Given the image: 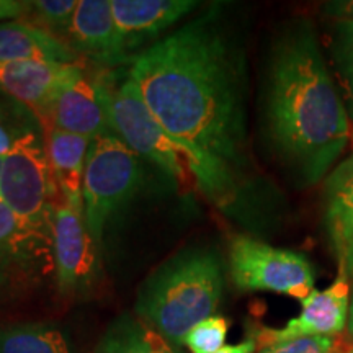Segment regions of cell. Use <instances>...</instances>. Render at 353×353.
<instances>
[{"label":"cell","mask_w":353,"mask_h":353,"mask_svg":"<svg viewBox=\"0 0 353 353\" xmlns=\"http://www.w3.org/2000/svg\"><path fill=\"white\" fill-rule=\"evenodd\" d=\"M348 353H353V348H352V350H350V352H348Z\"/></svg>","instance_id":"obj_31"},{"label":"cell","mask_w":353,"mask_h":353,"mask_svg":"<svg viewBox=\"0 0 353 353\" xmlns=\"http://www.w3.org/2000/svg\"><path fill=\"white\" fill-rule=\"evenodd\" d=\"M54 275V237L0 200V298L19 296Z\"/></svg>","instance_id":"obj_8"},{"label":"cell","mask_w":353,"mask_h":353,"mask_svg":"<svg viewBox=\"0 0 353 353\" xmlns=\"http://www.w3.org/2000/svg\"><path fill=\"white\" fill-rule=\"evenodd\" d=\"M334 337H298L265 347L260 353H335Z\"/></svg>","instance_id":"obj_24"},{"label":"cell","mask_w":353,"mask_h":353,"mask_svg":"<svg viewBox=\"0 0 353 353\" xmlns=\"http://www.w3.org/2000/svg\"><path fill=\"white\" fill-rule=\"evenodd\" d=\"M41 131L43 123L28 105L0 92V157H6L30 134Z\"/></svg>","instance_id":"obj_20"},{"label":"cell","mask_w":353,"mask_h":353,"mask_svg":"<svg viewBox=\"0 0 353 353\" xmlns=\"http://www.w3.org/2000/svg\"><path fill=\"white\" fill-rule=\"evenodd\" d=\"M2 165H3V157H0V175H2Z\"/></svg>","instance_id":"obj_30"},{"label":"cell","mask_w":353,"mask_h":353,"mask_svg":"<svg viewBox=\"0 0 353 353\" xmlns=\"http://www.w3.org/2000/svg\"><path fill=\"white\" fill-rule=\"evenodd\" d=\"M48 154L61 200L70 208L83 211V174L92 139L54 128H44Z\"/></svg>","instance_id":"obj_16"},{"label":"cell","mask_w":353,"mask_h":353,"mask_svg":"<svg viewBox=\"0 0 353 353\" xmlns=\"http://www.w3.org/2000/svg\"><path fill=\"white\" fill-rule=\"evenodd\" d=\"M324 10L334 20H350L353 21V0L352 2H332L324 7Z\"/></svg>","instance_id":"obj_26"},{"label":"cell","mask_w":353,"mask_h":353,"mask_svg":"<svg viewBox=\"0 0 353 353\" xmlns=\"http://www.w3.org/2000/svg\"><path fill=\"white\" fill-rule=\"evenodd\" d=\"M229 268L234 285L244 291H275L299 301L314 291V270L304 255L249 236L229 242Z\"/></svg>","instance_id":"obj_7"},{"label":"cell","mask_w":353,"mask_h":353,"mask_svg":"<svg viewBox=\"0 0 353 353\" xmlns=\"http://www.w3.org/2000/svg\"><path fill=\"white\" fill-rule=\"evenodd\" d=\"M193 0H112L123 50L134 61L143 46L151 48L161 34L196 8ZM145 48V50H148Z\"/></svg>","instance_id":"obj_12"},{"label":"cell","mask_w":353,"mask_h":353,"mask_svg":"<svg viewBox=\"0 0 353 353\" xmlns=\"http://www.w3.org/2000/svg\"><path fill=\"white\" fill-rule=\"evenodd\" d=\"M94 353H180L157 330L132 314L114 319Z\"/></svg>","instance_id":"obj_18"},{"label":"cell","mask_w":353,"mask_h":353,"mask_svg":"<svg viewBox=\"0 0 353 353\" xmlns=\"http://www.w3.org/2000/svg\"><path fill=\"white\" fill-rule=\"evenodd\" d=\"M144 103L196 157L203 195L232 206L250 183L245 46L223 3L206 7L134 57L128 70Z\"/></svg>","instance_id":"obj_1"},{"label":"cell","mask_w":353,"mask_h":353,"mask_svg":"<svg viewBox=\"0 0 353 353\" xmlns=\"http://www.w3.org/2000/svg\"><path fill=\"white\" fill-rule=\"evenodd\" d=\"M143 182L141 157L112 134L92 139L83 174V219L97 245L101 247L105 226Z\"/></svg>","instance_id":"obj_5"},{"label":"cell","mask_w":353,"mask_h":353,"mask_svg":"<svg viewBox=\"0 0 353 353\" xmlns=\"http://www.w3.org/2000/svg\"><path fill=\"white\" fill-rule=\"evenodd\" d=\"M329 176H332V179H347V176H353V152L342 162V164L335 167L334 172Z\"/></svg>","instance_id":"obj_28"},{"label":"cell","mask_w":353,"mask_h":353,"mask_svg":"<svg viewBox=\"0 0 353 353\" xmlns=\"http://www.w3.org/2000/svg\"><path fill=\"white\" fill-rule=\"evenodd\" d=\"M30 2L23 0H0V20H21L28 15Z\"/></svg>","instance_id":"obj_25"},{"label":"cell","mask_w":353,"mask_h":353,"mask_svg":"<svg viewBox=\"0 0 353 353\" xmlns=\"http://www.w3.org/2000/svg\"><path fill=\"white\" fill-rule=\"evenodd\" d=\"M77 6L79 0H30L28 15L23 21L65 41Z\"/></svg>","instance_id":"obj_21"},{"label":"cell","mask_w":353,"mask_h":353,"mask_svg":"<svg viewBox=\"0 0 353 353\" xmlns=\"http://www.w3.org/2000/svg\"><path fill=\"white\" fill-rule=\"evenodd\" d=\"M0 200L19 218L52 234L56 210L63 200L52 175L44 131L20 141L3 157Z\"/></svg>","instance_id":"obj_6"},{"label":"cell","mask_w":353,"mask_h":353,"mask_svg":"<svg viewBox=\"0 0 353 353\" xmlns=\"http://www.w3.org/2000/svg\"><path fill=\"white\" fill-rule=\"evenodd\" d=\"M303 303V312L291 319L283 329H255L252 339L257 348L298 337H334L348 324L350 311V281L339 272L337 280L324 291H312Z\"/></svg>","instance_id":"obj_10"},{"label":"cell","mask_w":353,"mask_h":353,"mask_svg":"<svg viewBox=\"0 0 353 353\" xmlns=\"http://www.w3.org/2000/svg\"><path fill=\"white\" fill-rule=\"evenodd\" d=\"M324 224L339 272L353 278V176L325 182Z\"/></svg>","instance_id":"obj_17"},{"label":"cell","mask_w":353,"mask_h":353,"mask_svg":"<svg viewBox=\"0 0 353 353\" xmlns=\"http://www.w3.org/2000/svg\"><path fill=\"white\" fill-rule=\"evenodd\" d=\"M81 68V63H0V92L23 101L39 118L57 88Z\"/></svg>","instance_id":"obj_14"},{"label":"cell","mask_w":353,"mask_h":353,"mask_svg":"<svg viewBox=\"0 0 353 353\" xmlns=\"http://www.w3.org/2000/svg\"><path fill=\"white\" fill-rule=\"evenodd\" d=\"M39 120L44 128H54L88 139L113 132L97 92L95 81L85 76L83 65L57 88Z\"/></svg>","instance_id":"obj_11"},{"label":"cell","mask_w":353,"mask_h":353,"mask_svg":"<svg viewBox=\"0 0 353 353\" xmlns=\"http://www.w3.org/2000/svg\"><path fill=\"white\" fill-rule=\"evenodd\" d=\"M329 44L335 70L345 92L347 112L353 120V21L335 20Z\"/></svg>","instance_id":"obj_22"},{"label":"cell","mask_w":353,"mask_h":353,"mask_svg":"<svg viewBox=\"0 0 353 353\" xmlns=\"http://www.w3.org/2000/svg\"><path fill=\"white\" fill-rule=\"evenodd\" d=\"M94 81L113 134L139 157L161 167L180 188L200 187L196 157L156 120L130 74L103 70Z\"/></svg>","instance_id":"obj_4"},{"label":"cell","mask_w":353,"mask_h":353,"mask_svg":"<svg viewBox=\"0 0 353 353\" xmlns=\"http://www.w3.org/2000/svg\"><path fill=\"white\" fill-rule=\"evenodd\" d=\"M223 265L210 249H190L167 260L149 276L136 301V316L172 345L214 316L223 296Z\"/></svg>","instance_id":"obj_3"},{"label":"cell","mask_w":353,"mask_h":353,"mask_svg":"<svg viewBox=\"0 0 353 353\" xmlns=\"http://www.w3.org/2000/svg\"><path fill=\"white\" fill-rule=\"evenodd\" d=\"M262 132L298 187L319 183L350 139V123L314 25L293 19L275 34L265 61Z\"/></svg>","instance_id":"obj_2"},{"label":"cell","mask_w":353,"mask_h":353,"mask_svg":"<svg viewBox=\"0 0 353 353\" xmlns=\"http://www.w3.org/2000/svg\"><path fill=\"white\" fill-rule=\"evenodd\" d=\"M229 330V322L223 316H211L196 324L185 335L182 345L192 353H216L224 347Z\"/></svg>","instance_id":"obj_23"},{"label":"cell","mask_w":353,"mask_h":353,"mask_svg":"<svg viewBox=\"0 0 353 353\" xmlns=\"http://www.w3.org/2000/svg\"><path fill=\"white\" fill-rule=\"evenodd\" d=\"M82 59L68 43L26 21L0 23V63L77 64Z\"/></svg>","instance_id":"obj_15"},{"label":"cell","mask_w":353,"mask_h":353,"mask_svg":"<svg viewBox=\"0 0 353 353\" xmlns=\"http://www.w3.org/2000/svg\"><path fill=\"white\" fill-rule=\"evenodd\" d=\"M0 353H74L68 335L46 322L0 327Z\"/></svg>","instance_id":"obj_19"},{"label":"cell","mask_w":353,"mask_h":353,"mask_svg":"<svg viewBox=\"0 0 353 353\" xmlns=\"http://www.w3.org/2000/svg\"><path fill=\"white\" fill-rule=\"evenodd\" d=\"M54 278L63 296L87 294L100 276V247L88 232L83 211L63 201L54 214Z\"/></svg>","instance_id":"obj_9"},{"label":"cell","mask_w":353,"mask_h":353,"mask_svg":"<svg viewBox=\"0 0 353 353\" xmlns=\"http://www.w3.org/2000/svg\"><path fill=\"white\" fill-rule=\"evenodd\" d=\"M65 43L81 57L103 68H117L130 61L123 50L112 0H79Z\"/></svg>","instance_id":"obj_13"},{"label":"cell","mask_w":353,"mask_h":353,"mask_svg":"<svg viewBox=\"0 0 353 353\" xmlns=\"http://www.w3.org/2000/svg\"><path fill=\"white\" fill-rule=\"evenodd\" d=\"M255 350H257V342L250 337L244 342L236 343V345H224L216 353H254Z\"/></svg>","instance_id":"obj_27"},{"label":"cell","mask_w":353,"mask_h":353,"mask_svg":"<svg viewBox=\"0 0 353 353\" xmlns=\"http://www.w3.org/2000/svg\"><path fill=\"white\" fill-rule=\"evenodd\" d=\"M347 334L353 345V290H352V303H350V311H348V324H347Z\"/></svg>","instance_id":"obj_29"}]
</instances>
